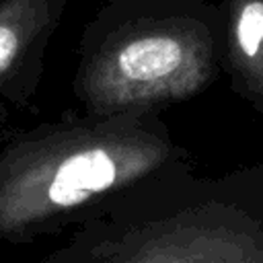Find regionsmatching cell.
<instances>
[{
	"label": "cell",
	"instance_id": "obj_4",
	"mask_svg": "<svg viewBox=\"0 0 263 263\" xmlns=\"http://www.w3.org/2000/svg\"><path fill=\"white\" fill-rule=\"evenodd\" d=\"M68 0H0V105L35 99L43 60Z\"/></svg>",
	"mask_w": 263,
	"mask_h": 263
},
{
	"label": "cell",
	"instance_id": "obj_1",
	"mask_svg": "<svg viewBox=\"0 0 263 263\" xmlns=\"http://www.w3.org/2000/svg\"><path fill=\"white\" fill-rule=\"evenodd\" d=\"M162 111L68 113L0 148V242L29 245L99 218L142 181L191 160Z\"/></svg>",
	"mask_w": 263,
	"mask_h": 263
},
{
	"label": "cell",
	"instance_id": "obj_2",
	"mask_svg": "<svg viewBox=\"0 0 263 263\" xmlns=\"http://www.w3.org/2000/svg\"><path fill=\"white\" fill-rule=\"evenodd\" d=\"M45 263H263V164L218 179L179 162L70 230Z\"/></svg>",
	"mask_w": 263,
	"mask_h": 263
},
{
	"label": "cell",
	"instance_id": "obj_5",
	"mask_svg": "<svg viewBox=\"0 0 263 263\" xmlns=\"http://www.w3.org/2000/svg\"><path fill=\"white\" fill-rule=\"evenodd\" d=\"M222 68L238 95L263 84V0H222Z\"/></svg>",
	"mask_w": 263,
	"mask_h": 263
},
{
	"label": "cell",
	"instance_id": "obj_6",
	"mask_svg": "<svg viewBox=\"0 0 263 263\" xmlns=\"http://www.w3.org/2000/svg\"><path fill=\"white\" fill-rule=\"evenodd\" d=\"M247 101H251L259 111H263V84L261 86H255V88H251L249 92H245L242 95Z\"/></svg>",
	"mask_w": 263,
	"mask_h": 263
},
{
	"label": "cell",
	"instance_id": "obj_3",
	"mask_svg": "<svg viewBox=\"0 0 263 263\" xmlns=\"http://www.w3.org/2000/svg\"><path fill=\"white\" fill-rule=\"evenodd\" d=\"M222 68L220 8L203 0H107L84 25L72 92L86 113L162 111Z\"/></svg>",
	"mask_w": 263,
	"mask_h": 263
}]
</instances>
